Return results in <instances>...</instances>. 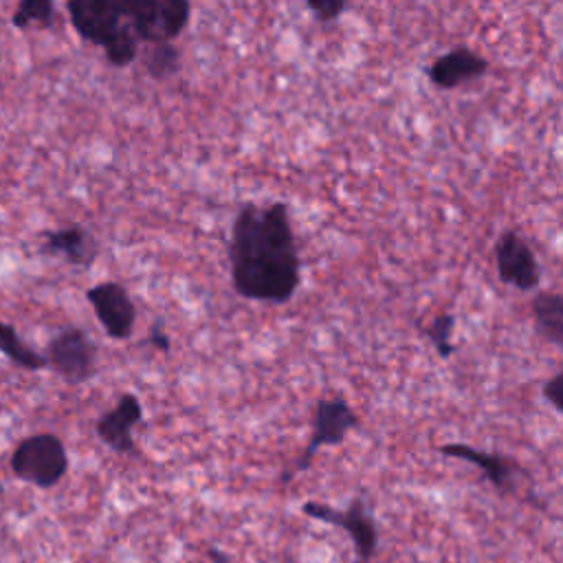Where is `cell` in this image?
<instances>
[{
	"instance_id": "15",
	"label": "cell",
	"mask_w": 563,
	"mask_h": 563,
	"mask_svg": "<svg viewBox=\"0 0 563 563\" xmlns=\"http://www.w3.org/2000/svg\"><path fill=\"white\" fill-rule=\"evenodd\" d=\"M0 352L20 369H26V372L46 369V361L42 352H37L26 341H22L18 330L11 323H4L2 319H0Z\"/></svg>"
},
{
	"instance_id": "2",
	"label": "cell",
	"mask_w": 563,
	"mask_h": 563,
	"mask_svg": "<svg viewBox=\"0 0 563 563\" xmlns=\"http://www.w3.org/2000/svg\"><path fill=\"white\" fill-rule=\"evenodd\" d=\"M9 466L18 479L37 488H53L68 473V453L59 435L33 433L18 442Z\"/></svg>"
},
{
	"instance_id": "9",
	"label": "cell",
	"mask_w": 563,
	"mask_h": 563,
	"mask_svg": "<svg viewBox=\"0 0 563 563\" xmlns=\"http://www.w3.org/2000/svg\"><path fill=\"white\" fill-rule=\"evenodd\" d=\"M66 11L75 33L92 46L106 48L125 29L121 2L68 0Z\"/></svg>"
},
{
	"instance_id": "7",
	"label": "cell",
	"mask_w": 563,
	"mask_h": 563,
	"mask_svg": "<svg viewBox=\"0 0 563 563\" xmlns=\"http://www.w3.org/2000/svg\"><path fill=\"white\" fill-rule=\"evenodd\" d=\"M493 255L497 275L506 286L528 292L541 284L539 260L528 240L519 231L504 229L493 246Z\"/></svg>"
},
{
	"instance_id": "20",
	"label": "cell",
	"mask_w": 563,
	"mask_h": 563,
	"mask_svg": "<svg viewBox=\"0 0 563 563\" xmlns=\"http://www.w3.org/2000/svg\"><path fill=\"white\" fill-rule=\"evenodd\" d=\"M303 7L314 15L319 24H332L350 9L345 0H308Z\"/></svg>"
},
{
	"instance_id": "21",
	"label": "cell",
	"mask_w": 563,
	"mask_h": 563,
	"mask_svg": "<svg viewBox=\"0 0 563 563\" xmlns=\"http://www.w3.org/2000/svg\"><path fill=\"white\" fill-rule=\"evenodd\" d=\"M561 391H563V372H556V374H554L550 380H545V385H543V398L550 400V405H552V409H554L556 413L563 411V396H561Z\"/></svg>"
},
{
	"instance_id": "5",
	"label": "cell",
	"mask_w": 563,
	"mask_h": 563,
	"mask_svg": "<svg viewBox=\"0 0 563 563\" xmlns=\"http://www.w3.org/2000/svg\"><path fill=\"white\" fill-rule=\"evenodd\" d=\"M46 367L66 385H84L97 374V345L77 325L57 330L44 350Z\"/></svg>"
},
{
	"instance_id": "22",
	"label": "cell",
	"mask_w": 563,
	"mask_h": 563,
	"mask_svg": "<svg viewBox=\"0 0 563 563\" xmlns=\"http://www.w3.org/2000/svg\"><path fill=\"white\" fill-rule=\"evenodd\" d=\"M147 343H150L152 347H156L158 352H163V354H167V352L172 350V339H169V334L163 330V321H154V323H152L150 334H147Z\"/></svg>"
},
{
	"instance_id": "3",
	"label": "cell",
	"mask_w": 563,
	"mask_h": 563,
	"mask_svg": "<svg viewBox=\"0 0 563 563\" xmlns=\"http://www.w3.org/2000/svg\"><path fill=\"white\" fill-rule=\"evenodd\" d=\"M121 11L139 44L174 42L191 20V2L187 0L121 2Z\"/></svg>"
},
{
	"instance_id": "18",
	"label": "cell",
	"mask_w": 563,
	"mask_h": 563,
	"mask_svg": "<svg viewBox=\"0 0 563 563\" xmlns=\"http://www.w3.org/2000/svg\"><path fill=\"white\" fill-rule=\"evenodd\" d=\"M453 328H455V314H451V312L435 314L431 319V323L422 328L424 336L431 341V345L435 347L440 358H451L455 354V350H457V345L451 341Z\"/></svg>"
},
{
	"instance_id": "12",
	"label": "cell",
	"mask_w": 563,
	"mask_h": 563,
	"mask_svg": "<svg viewBox=\"0 0 563 563\" xmlns=\"http://www.w3.org/2000/svg\"><path fill=\"white\" fill-rule=\"evenodd\" d=\"M40 253L48 257H62L70 266L90 268L99 257V240L84 224L70 222L42 231Z\"/></svg>"
},
{
	"instance_id": "8",
	"label": "cell",
	"mask_w": 563,
	"mask_h": 563,
	"mask_svg": "<svg viewBox=\"0 0 563 563\" xmlns=\"http://www.w3.org/2000/svg\"><path fill=\"white\" fill-rule=\"evenodd\" d=\"M86 299L97 321L112 341H128L136 323V306L128 288L119 282H99L86 290Z\"/></svg>"
},
{
	"instance_id": "24",
	"label": "cell",
	"mask_w": 563,
	"mask_h": 563,
	"mask_svg": "<svg viewBox=\"0 0 563 563\" xmlns=\"http://www.w3.org/2000/svg\"><path fill=\"white\" fill-rule=\"evenodd\" d=\"M0 493H2V486H0Z\"/></svg>"
},
{
	"instance_id": "4",
	"label": "cell",
	"mask_w": 563,
	"mask_h": 563,
	"mask_svg": "<svg viewBox=\"0 0 563 563\" xmlns=\"http://www.w3.org/2000/svg\"><path fill=\"white\" fill-rule=\"evenodd\" d=\"M358 413L352 409V405L343 396H330V398H319L314 402L312 411V429L306 449L301 455L295 460L292 468L284 473L282 484L290 482L292 475L303 473L310 468L314 455L323 446H339L345 442L347 433L358 427Z\"/></svg>"
},
{
	"instance_id": "11",
	"label": "cell",
	"mask_w": 563,
	"mask_h": 563,
	"mask_svg": "<svg viewBox=\"0 0 563 563\" xmlns=\"http://www.w3.org/2000/svg\"><path fill=\"white\" fill-rule=\"evenodd\" d=\"M143 420V405L136 394L125 391L119 396L117 405L103 411L97 422L95 431L99 440L119 455H136V442L132 438L134 427Z\"/></svg>"
},
{
	"instance_id": "1",
	"label": "cell",
	"mask_w": 563,
	"mask_h": 563,
	"mask_svg": "<svg viewBox=\"0 0 563 563\" xmlns=\"http://www.w3.org/2000/svg\"><path fill=\"white\" fill-rule=\"evenodd\" d=\"M231 286L242 299L286 303L301 286V257L286 202L238 209L229 240Z\"/></svg>"
},
{
	"instance_id": "16",
	"label": "cell",
	"mask_w": 563,
	"mask_h": 563,
	"mask_svg": "<svg viewBox=\"0 0 563 563\" xmlns=\"http://www.w3.org/2000/svg\"><path fill=\"white\" fill-rule=\"evenodd\" d=\"M139 55L143 57V66H145L147 75L152 79H156V81L172 79V77H176L180 73L183 53L172 42L145 44V48L139 51Z\"/></svg>"
},
{
	"instance_id": "19",
	"label": "cell",
	"mask_w": 563,
	"mask_h": 563,
	"mask_svg": "<svg viewBox=\"0 0 563 563\" xmlns=\"http://www.w3.org/2000/svg\"><path fill=\"white\" fill-rule=\"evenodd\" d=\"M139 51H141L139 40L132 35V31H130L128 24H125V29L103 48V55H106V62H108L110 66H114V68H125V66H130L132 62H136Z\"/></svg>"
},
{
	"instance_id": "13",
	"label": "cell",
	"mask_w": 563,
	"mask_h": 563,
	"mask_svg": "<svg viewBox=\"0 0 563 563\" xmlns=\"http://www.w3.org/2000/svg\"><path fill=\"white\" fill-rule=\"evenodd\" d=\"M488 59L477 51L468 46H453L429 64L427 77L440 90H455L482 79L488 73Z\"/></svg>"
},
{
	"instance_id": "23",
	"label": "cell",
	"mask_w": 563,
	"mask_h": 563,
	"mask_svg": "<svg viewBox=\"0 0 563 563\" xmlns=\"http://www.w3.org/2000/svg\"><path fill=\"white\" fill-rule=\"evenodd\" d=\"M207 559H209V563H233L231 556H229L224 550L216 548V545L207 548Z\"/></svg>"
},
{
	"instance_id": "10",
	"label": "cell",
	"mask_w": 563,
	"mask_h": 563,
	"mask_svg": "<svg viewBox=\"0 0 563 563\" xmlns=\"http://www.w3.org/2000/svg\"><path fill=\"white\" fill-rule=\"evenodd\" d=\"M438 451L446 457H455V460H464L473 466H477L482 471V475L488 479V484L501 493V495H512L517 490V477L526 475V471L521 468V464L504 453L497 451H484L464 442H449V444H440Z\"/></svg>"
},
{
	"instance_id": "14",
	"label": "cell",
	"mask_w": 563,
	"mask_h": 563,
	"mask_svg": "<svg viewBox=\"0 0 563 563\" xmlns=\"http://www.w3.org/2000/svg\"><path fill=\"white\" fill-rule=\"evenodd\" d=\"M532 319L537 334L554 345L563 347V297L554 290H541L532 297Z\"/></svg>"
},
{
	"instance_id": "6",
	"label": "cell",
	"mask_w": 563,
	"mask_h": 563,
	"mask_svg": "<svg viewBox=\"0 0 563 563\" xmlns=\"http://www.w3.org/2000/svg\"><path fill=\"white\" fill-rule=\"evenodd\" d=\"M301 512L314 521L341 528L354 543L356 563H372L378 550V528L361 497L350 499L345 508H332L323 501L308 499L301 504Z\"/></svg>"
},
{
	"instance_id": "17",
	"label": "cell",
	"mask_w": 563,
	"mask_h": 563,
	"mask_svg": "<svg viewBox=\"0 0 563 563\" xmlns=\"http://www.w3.org/2000/svg\"><path fill=\"white\" fill-rule=\"evenodd\" d=\"M57 20L55 4L51 0H22L15 11L11 13V26L13 29H48Z\"/></svg>"
}]
</instances>
